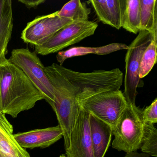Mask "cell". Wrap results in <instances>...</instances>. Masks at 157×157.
Returning <instances> with one entry per match:
<instances>
[{
  "instance_id": "16",
  "label": "cell",
  "mask_w": 157,
  "mask_h": 157,
  "mask_svg": "<svg viewBox=\"0 0 157 157\" xmlns=\"http://www.w3.org/2000/svg\"><path fill=\"white\" fill-rule=\"evenodd\" d=\"M140 31H146L157 42V1L140 0Z\"/></svg>"
},
{
  "instance_id": "9",
  "label": "cell",
  "mask_w": 157,
  "mask_h": 157,
  "mask_svg": "<svg viewBox=\"0 0 157 157\" xmlns=\"http://www.w3.org/2000/svg\"><path fill=\"white\" fill-rule=\"evenodd\" d=\"M57 11L36 17L27 24L21 34V38L25 43L33 45H40L72 21L60 18Z\"/></svg>"
},
{
  "instance_id": "12",
  "label": "cell",
  "mask_w": 157,
  "mask_h": 157,
  "mask_svg": "<svg viewBox=\"0 0 157 157\" xmlns=\"http://www.w3.org/2000/svg\"><path fill=\"white\" fill-rule=\"evenodd\" d=\"M100 21L117 30L122 28L126 6V0H91Z\"/></svg>"
},
{
  "instance_id": "14",
  "label": "cell",
  "mask_w": 157,
  "mask_h": 157,
  "mask_svg": "<svg viewBox=\"0 0 157 157\" xmlns=\"http://www.w3.org/2000/svg\"><path fill=\"white\" fill-rule=\"evenodd\" d=\"M13 29L12 2L0 0V65L8 59V47Z\"/></svg>"
},
{
  "instance_id": "5",
  "label": "cell",
  "mask_w": 157,
  "mask_h": 157,
  "mask_svg": "<svg viewBox=\"0 0 157 157\" xmlns=\"http://www.w3.org/2000/svg\"><path fill=\"white\" fill-rule=\"evenodd\" d=\"M59 71L74 87L77 95L84 91L100 92L120 90L123 73L119 68L90 72L75 71L57 64Z\"/></svg>"
},
{
  "instance_id": "4",
  "label": "cell",
  "mask_w": 157,
  "mask_h": 157,
  "mask_svg": "<svg viewBox=\"0 0 157 157\" xmlns=\"http://www.w3.org/2000/svg\"><path fill=\"white\" fill-rule=\"evenodd\" d=\"M143 109L127 102L117 122L113 128L114 139L112 147L127 153L140 149L143 133Z\"/></svg>"
},
{
  "instance_id": "17",
  "label": "cell",
  "mask_w": 157,
  "mask_h": 157,
  "mask_svg": "<svg viewBox=\"0 0 157 157\" xmlns=\"http://www.w3.org/2000/svg\"><path fill=\"white\" fill-rule=\"evenodd\" d=\"M0 157H31L15 139L13 132L0 127Z\"/></svg>"
},
{
  "instance_id": "22",
  "label": "cell",
  "mask_w": 157,
  "mask_h": 157,
  "mask_svg": "<svg viewBox=\"0 0 157 157\" xmlns=\"http://www.w3.org/2000/svg\"><path fill=\"white\" fill-rule=\"evenodd\" d=\"M142 117L144 123L154 124L157 123V98H155L150 105L143 110Z\"/></svg>"
},
{
  "instance_id": "21",
  "label": "cell",
  "mask_w": 157,
  "mask_h": 157,
  "mask_svg": "<svg viewBox=\"0 0 157 157\" xmlns=\"http://www.w3.org/2000/svg\"><path fill=\"white\" fill-rule=\"evenodd\" d=\"M157 42L152 40L142 55L139 68V77L142 79L148 75L157 62Z\"/></svg>"
},
{
  "instance_id": "10",
  "label": "cell",
  "mask_w": 157,
  "mask_h": 157,
  "mask_svg": "<svg viewBox=\"0 0 157 157\" xmlns=\"http://www.w3.org/2000/svg\"><path fill=\"white\" fill-rule=\"evenodd\" d=\"M90 113L80 107L79 113L71 134L69 147L66 150L68 157H94L91 138Z\"/></svg>"
},
{
  "instance_id": "7",
  "label": "cell",
  "mask_w": 157,
  "mask_h": 157,
  "mask_svg": "<svg viewBox=\"0 0 157 157\" xmlns=\"http://www.w3.org/2000/svg\"><path fill=\"white\" fill-rule=\"evenodd\" d=\"M9 59L25 74L51 106L55 101L54 88L37 54L28 48H17L13 50Z\"/></svg>"
},
{
  "instance_id": "13",
  "label": "cell",
  "mask_w": 157,
  "mask_h": 157,
  "mask_svg": "<svg viewBox=\"0 0 157 157\" xmlns=\"http://www.w3.org/2000/svg\"><path fill=\"white\" fill-rule=\"evenodd\" d=\"M89 123L94 157H104L111 143L113 128L91 114Z\"/></svg>"
},
{
  "instance_id": "19",
  "label": "cell",
  "mask_w": 157,
  "mask_h": 157,
  "mask_svg": "<svg viewBox=\"0 0 157 157\" xmlns=\"http://www.w3.org/2000/svg\"><path fill=\"white\" fill-rule=\"evenodd\" d=\"M122 28L135 34L140 32V0H126Z\"/></svg>"
},
{
  "instance_id": "23",
  "label": "cell",
  "mask_w": 157,
  "mask_h": 157,
  "mask_svg": "<svg viewBox=\"0 0 157 157\" xmlns=\"http://www.w3.org/2000/svg\"><path fill=\"white\" fill-rule=\"evenodd\" d=\"M19 2L24 4L29 9L37 8L45 2V0H19Z\"/></svg>"
},
{
  "instance_id": "3",
  "label": "cell",
  "mask_w": 157,
  "mask_h": 157,
  "mask_svg": "<svg viewBox=\"0 0 157 157\" xmlns=\"http://www.w3.org/2000/svg\"><path fill=\"white\" fill-rule=\"evenodd\" d=\"M79 106L84 111L114 126L127 102L120 90L100 92L84 91L76 96Z\"/></svg>"
},
{
  "instance_id": "11",
  "label": "cell",
  "mask_w": 157,
  "mask_h": 157,
  "mask_svg": "<svg viewBox=\"0 0 157 157\" xmlns=\"http://www.w3.org/2000/svg\"><path fill=\"white\" fill-rule=\"evenodd\" d=\"M18 143L24 148H45L50 147L63 137L59 126L34 129L13 135Z\"/></svg>"
},
{
  "instance_id": "8",
  "label": "cell",
  "mask_w": 157,
  "mask_h": 157,
  "mask_svg": "<svg viewBox=\"0 0 157 157\" xmlns=\"http://www.w3.org/2000/svg\"><path fill=\"white\" fill-rule=\"evenodd\" d=\"M97 27L96 22L89 21L72 22L42 45L35 46V52L42 56L58 53L64 48L94 34Z\"/></svg>"
},
{
  "instance_id": "6",
  "label": "cell",
  "mask_w": 157,
  "mask_h": 157,
  "mask_svg": "<svg viewBox=\"0 0 157 157\" xmlns=\"http://www.w3.org/2000/svg\"><path fill=\"white\" fill-rule=\"evenodd\" d=\"M152 40L154 41V38L150 33L140 31L128 46L125 59V73L123 94L127 102L129 103L136 104L137 90L144 85L143 81L139 77V68L142 55Z\"/></svg>"
},
{
  "instance_id": "2",
  "label": "cell",
  "mask_w": 157,
  "mask_h": 157,
  "mask_svg": "<svg viewBox=\"0 0 157 157\" xmlns=\"http://www.w3.org/2000/svg\"><path fill=\"white\" fill-rule=\"evenodd\" d=\"M56 63L44 67V71L55 92V102L51 105L63 132L65 150L69 147L71 134L79 113L74 87L59 71Z\"/></svg>"
},
{
  "instance_id": "25",
  "label": "cell",
  "mask_w": 157,
  "mask_h": 157,
  "mask_svg": "<svg viewBox=\"0 0 157 157\" xmlns=\"http://www.w3.org/2000/svg\"><path fill=\"white\" fill-rule=\"evenodd\" d=\"M59 157H67V155H66V154H61V155H60V156H59Z\"/></svg>"
},
{
  "instance_id": "15",
  "label": "cell",
  "mask_w": 157,
  "mask_h": 157,
  "mask_svg": "<svg viewBox=\"0 0 157 157\" xmlns=\"http://www.w3.org/2000/svg\"><path fill=\"white\" fill-rule=\"evenodd\" d=\"M128 46L125 44L113 43L98 47H76L65 51H59L56 56L57 60L60 66H62L66 59L74 57L86 56L89 54L102 56L108 55L121 50H127Z\"/></svg>"
},
{
  "instance_id": "18",
  "label": "cell",
  "mask_w": 157,
  "mask_h": 157,
  "mask_svg": "<svg viewBox=\"0 0 157 157\" xmlns=\"http://www.w3.org/2000/svg\"><path fill=\"white\" fill-rule=\"evenodd\" d=\"M91 9L80 0H71L58 11L57 15L72 21H88Z\"/></svg>"
},
{
  "instance_id": "24",
  "label": "cell",
  "mask_w": 157,
  "mask_h": 157,
  "mask_svg": "<svg viewBox=\"0 0 157 157\" xmlns=\"http://www.w3.org/2000/svg\"><path fill=\"white\" fill-rule=\"evenodd\" d=\"M150 156L146 154V153L142 152L139 153L137 151H132L129 153H126L125 156L124 157H150Z\"/></svg>"
},
{
  "instance_id": "20",
  "label": "cell",
  "mask_w": 157,
  "mask_h": 157,
  "mask_svg": "<svg viewBox=\"0 0 157 157\" xmlns=\"http://www.w3.org/2000/svg\"><path fill=\"white\" fill-rule=\"evenodd\" d=\"M140 149L150 156L157 157V129L154 124L144 123Z\"/></svg>"
},
{
  "instance_id": "1",
  "label": "cell",
  "mask_w": 157,
  "mask_h": 157,
  "mask_svg": "<svg viewBox=\"0 0 157 157\" xmlns=\"http://www.w3.org/2000/svg\"><path fill=\"white\" fill-rule=\"evenodd\" d=\"M44 99L25 74L9 59L0 65V110L13 118Z\"/></svg>"
}]
</instances>
